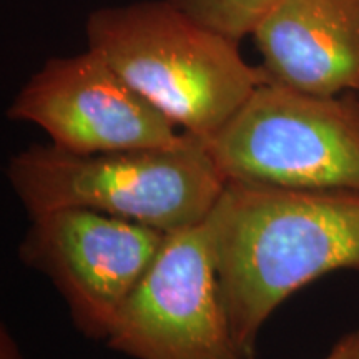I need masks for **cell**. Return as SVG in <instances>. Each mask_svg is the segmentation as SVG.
Listing matches in <instances>:
<instances>
[{
    "instance_id": "6da1fadb",
    "label": "cell",
    "mask_w": 359,
    "mask_h": 359,
    "mask_svg": "<svg viewBox=\"0 0 359 359\" xmlns=\"http://www.w3.org/2000/svg\"><path fill=\"white\" fill-rule=\"evenodd\" d=\"M206 222L219 294L246 359H257L264 323L296 291L359 269V191L226 182Z\"/></svg>"
},
{
    "instance_id": "7a4b0ae2",
    "label": "cell",
    "mask_w": 359,
    "mask_h": 359,
    "mask_svg": "<svg viewBox=\"0 0 359 359\" xmlns=\"http://www.w3.org/2000/svg\"><path fill=\"white\" fill-rule=\"evenodd\" d=\"M6 177L30 218L85 208L165 233L205 222L226 185L208 143L188 132L167 147L103 154L35 143L8 160Z\"/></svg>"
},
{
    "instance_id": "3957f363",
    "label": "cell",
    "mask_w": 359,
    "mask_h": 359,
    "mask_svg": "<svg viewBox=\"0 0 359 359\" xmlns=\"http://www.w3.org/2000/svg\"><path fill=\"white\" fill-rule=\"evenodd\" d=\"M87 48L168 116L208 142L268 80L240 43L206 29L170 0L102 7L87 17Z\"/></svg>"
},
{
    "instance_id": "277c9868",
    "label": "cell",
    "mask_w": 359,
    "mask_h": 359,
    "mask_svg": "<svg viewBox=\"0 0 359 359\" xmlns=\"http://www.w3.org/2000/svg\"><path fill=\"white\" fill-rule=\"evenodd\" d=\"M208 150L226 182L359 191V97L259 85Z\"/></svg>"
},
{
    "instance_id": "5b68a950",
    "label": "cell",
    "mask_w": 359,
    "mask_h": 359,
    "mask_svg": "<svg viewBox=\"0 0 359 359\" xmlns=\"http://www.w3.org/2000/svg\"><path fill=\"white\" fill-rule=\"evenodd\" d=\"M105 344L133 359H246L224 311L208 222L168 233Z\"/></svg>"
},
{
    "instance_id": "8992f818",
    "label": "cell",
    "mask_w": 359,
    "mask_h": 359,
    "mask_svg": "<svg viewBox=\"0 0 359 359\" xmlns=\"http://www.w3.org/2000/svg\"><path fill=\"white\" fill-rule=\"evenodd\" d=\"M168 233L85 208L32 217L19 259L52 281L85 338L103 341Z\"/></svg>"
},
{
    "instance_id": "52a82bcc",
    "label": "cell",
    "mask_w": 359,
    "mask_h": 359,
    "mask_svg": "<svg viewBox=\"0 0 359 359\" xmlns=\"http://www.w3.org/2000/svg\"><path fill=\"white\" fill-rule=\"evenodd\" d=\"M6 115L37 125L52 145L74 154L167 147L183 133L92 48L48 58Z\"/></svg>"
},
{
    "instance_id": "ba28073f",
    "label": "cell",
    "mask_w": 359,
    "mask_h": 359,
    "mask_svg": "<svg viewBox=\"0 0 359 359\" xmlns=\"http://www.w3.org/2000/svg\"><path fill=\"white\" fill-rule=\"evenodd\" d=\"M251 37L271 82L320 97L359 93V0H278Z\"/></svg>"
},
{
    "instance_id": "9c48e42d",
    "label": "cell",
    "mask_w": 359,
    "mask_h": 359,
    "mask_svg": "<svg viewBox=\"0 0 359 359\" xmlns=\"http://www.w3.org/2000/svg\"><path fill=\"white\" fill-rule=\"evenodd\" d=\"M206 29L240 43L251 37L278 0H170Z\"/></svg>"
},
{
    "instance_id": "30bf717a",
    "label": "cell",
    "mask_w": 359,
    "mask_h": 359,
    "mask_svg": "<svg viewBox=\"0 0 359 359\" xmlns=\"http://www.w3.org/2000/svg\"><path fill=\"white\" fill-rule=\"evenodd\" d=\"M323 359H359V327L341 336Z\"/></svg>"
},
{
    "instance_id": "8fae6325",
    "label": "cell",
    "mask_w": 359,
    "mask_h": 359,
    "mask_svg": "<svg viewBox=\"0 0 359 359\" xmlns=\"http://www.w3.org/2000/svg\"><path fill=\"white\" fill-rule=\"evenodd\" d=\"M0 359H25L15 336L6 323L0 325Z\"/></svg>"
},
{
    "instance_id": "7c38bea8",
    "label": "cell",
    "mask_w": 359,
    "mask_h": 359,
    "mask_svg": "<svg viewBox=\"0 0 359 359\" xmlns=\"http://www.w3.org/2000/svg\"><path fill=\"white\" fill-rule=\"evenodd\" d=\"M358 97H359V93H358Z\"/></svg>"
}]
</instances>
